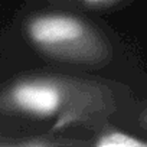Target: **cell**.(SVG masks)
Returning a JSON list of instances; mask_svg holds the SVG:
<instances>
[{
  "label": "cell",
  "instance_id": "6da1fadb",
  "mask_svg": "<svg viewBox=\"0 0 147 147\" xmlns=\"http://www.w3.org/2000/svg\"><path fill=\"white\" fill-rule=\"evenodd\" d=\"M7 101L23 114L53 118V130L98 121L117 108V97L110 85L65 75L19 81L10 88Z\"/></svg>",
  "mask_w": 147,
  "mask_h": 147
},
{
  "label": "cell",
  "instance_id": "7a4b0ae2",
  "mask_svg": "<svg viewBox=\"0 0 147 147\" xmlns=\"http://www.w3.org/2000/svg\"><path fill=\"white\" fill-rule=\"evenodd\" d=\"M29 40L48 56L85 66H104L113 59L108 38L85 19L51 12L32 18L26 26Z\"/></svg>",
  "mask_w": 147,
  "mask_h": 147
},
{
  "label": "cell",
  "instance_id": "3957f363",
  "mask_svg": "<svg viewBox=\"0 0 147 147\" xmlns=\"http://www.w3.org/2000/svg\"><path fill=\"white\" fill-rule=\"evenodd\" d=\"M98 147H147V140H141L120 130H108L98 136Z\"/></svg>",
  "mask_w": 147,
  "mask_h": 147
},
{
  "label": "cell",
  "instance_id": "277c9868",
  "mask_svg": "<svg viewBox=\"0 0 147 147\" xmlns=\"http://www.w3.org/2000/svg\"><path fill=\"white\" fill-rule=\"evenodd\" d=\"M56 2L80 5V6L88 7V9H107V7H113L114 5L120 3L121 0H56Z\"/></svg>",
  "mask_w": 147,
  "mask_h": 147
},
{
  "label": "cell",
  "instance_id": "5b68a950",
  "mask_svg": "<svg viewBox=\"0 0 147 147\" xmlns=\"http://www.w3.org/2000/svg\"><path fill=\"white\" fill-rule=\"evenodd\" d=\"M146 127H147V121H146Z\"/></svg>",
  "mask_w": 147,
  "mask_h": 147
}]
</instances>
